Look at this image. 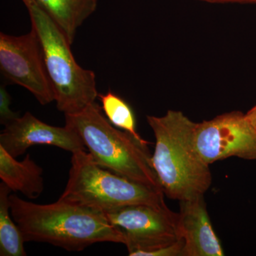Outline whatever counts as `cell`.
Wrapping results in <instances>:
<instances>
[{
  "instance_id": "6da1fadb",
  "label": "cell",
  "mask_w": 256,
  "mask_h": 256,
  "mask_svg": "<svg viewBox=\"0 0 256 256\" xmlns=\"http://www.w3.org/2000/svg\"><path fill=\"white\" fill-rule=\"evenodd\" d=\"M10 203L25 242H46L70 252L96 242L126 244L122 232L99 210L60 198L55 203L38 204L10 195Z\"/></svg>"
},
{
  "instance_id": "7a4b0ae2",
  "label": "cell",
  "mask_w": 256,
  "mask_h": 256,
  "mask_svg": "<svg viewBox=\"0 0 256 256\" xmlns=\"http://www.w3.org/2000/svg\"><path fill=\"white\" fill-rule=\"evenodd\" d=\"M146 121L156 138L152 162L164 195L180 202L204 195L212 176L197 151L196 122L173 110L160 117L148 116Z\"/></svg>"
},
{
  "instance_id": "3957f363",
  "label": "cell",
  "mask_w": 256,
  "mask_h": 256,
  "mask_svg": "<svg viewBox=\"0 0 256 256\" xmlns=\"http://www.w3.org/2000/svg\"><path fill=\"white\" fill-rule=\"evenodd\" d=\"M65 126L77 132L96 164L162 191L148 142L114 127L96 102L76 114H65Z\"/></svg>"
},
{
  "instance_id": "277c9868",
  "label": "cell",
  "mask_w": 256,
  "mask_h": 256,
  "mask_svg": "<svg viewBox=\"0 0 256 256\" xmlns=\"http://www.w3.org/2000/svg\"><path fill=\"white\" fill-rule=\"evenodd\" d=\"M22 1L41 44L57 108L64 114L80 112L98 97L95 73L77 64L70 50L72 44L36 0Z\"/></svg>"
},
{
  "instance_id": "5b68a950",
  "label": "cell",
  "mask_w": 256,
  "mask_h": 256,
  "mask_svg": "<svg viewBox=\"0 0 256 256\" xmlns=\"http://www.w3.org/2000/svg\"><path fill=\"white\" fill-rule=\"evenodd\" d=\"M164 192L96 164L86 150L72 153L68 182L60 200L102 213L130 205L166 204Z\"/></svg>"
},
{
  "instance_id": "8992f818",
  "label": "cell",
  "mask_w": 256,
  "mask_h": 256,
  "mask_svg": "<svg viewBox=\"0 0 256 256\" xmlns=\"http://www.w3.org/2000/svg\"><path fill=\"white\" fill-rule=\"evenodd\" d=\"M105 215L110 224L124 234V245L130 256H143L181 238L178 213L170 210L166 204L130 205L106 212Z\"/></svg>"
},
{
  "instance_id": "52a82bcc",
  "label": "cell",
  "mask_w": 256,
  "mask_h": 256,
  "mask_svg": "<svg viewBox=\"0 0 256 256\" xmlns=\"http://www.w3.org/2000/svg\"><path fill=\"white\" fill-rule=\"evenodd\" d=\"M0 69L5 78L26 88L41 105L55 100L41 44L33 28L20 36L0 34Z\"/></svg>"
},
{
  "instance_id": "ba28073f",
  "label": "cell",
  "mask_w": 256,
  "mask_h": 256,
  "mask_svg": "<svg viewBox=\"0 0 256 256\" xmlns=\"http://www.w3.org/2000/svg\"><path fill=\"white\" fill-rule=\"evenodd\" d=\"M195 143L206 164L229 158L256 162V128L238 110L196 122Z\"/></svg>"
},
{
  "instance_id": "9c48e42d",
  "label": "cell",
  "mask_w": 256,
  "mask_h": 256,
  "mask_svg": "<svg viewBox=\"0 0 256 256\" xmlns=\"http://www.w3.org/2000/svg\"><path fill=\"white\" fill-rule=\"evenodd\" d=\"M35 146H55L72 153L86 150L74 129L50 126L30 112L4 126L0 134V146L15 158Z\"/></svg>"
},
{
  "instance_id": "30bf717a",
  "label": "cell",
  "mask_w": 256,
  "mask_h": 256,
  "mask_svg": "<svg viewBox=\"0 0 256 256\" xmlns=\"http://www.w3.org/2000/svg\"><path fill=\"white\" fill-rule=\"evenodd\" d=\"M180 202L178 230L184 242L183 256L225 255L212 226L204 195Z\"/></svg>"
},
{
  "instance_id": "8fae6325",
  "label": "cell",
  "mask_w": 256,
  "mask_h": 256,
  "mask_svg": "<svg viewBox=\"0 0 256 256\" xmlns=\"http://www.w3.org/2000/svg\"><path fill=\"white\" fill-rule=\"evenodd\" d=\"M43 169L28 154L18 161L0 146V178L14 192H21L31 200L38 198L44 190Z\"/></svg>"
},
{
  "instance_id": "7c38bea8",
  "label": "cell",
  "mask_w": 256,
  "mask_h": 256,
  "mask_svg": "<svg viewBox=\"0 0 256 256\" xmlns=\"http://www.w3.org/2000/svg\"><path fill=\"white\" fill-rule=\"evenodd\" d=\"M72 44L77 30L95 12L98 0H36Z\"/></svg>"
},
{
  "instance_id": "4fadbf2b",
  "label": "cell",
  "mask_w": 256,
  "mask_h": 256,
  "mask_svg": "<svg viewBox=\"0 0 256 256\" xmlns=\"http://www.w3.org/2000/svg\"><path fill=\"white\" fill-rule=\"evenodd\" d=\"M11 190L0 184V256H26L22 232L14 222L10 210Z\"/></svg>"
},
{
  "instance_id": "5bb4252c",
  "label": "cell",
  "mask_w": 256,
  "mask_h": 256,
  "mask_svg": "<svg viewBox=\"0 0 256 256\" xmlns=\"http://www.w3.org/2000/svg\"><path fill=\"white\" fill-rule=\"evenodd\" d=\"M102 109L107 119L114 127L120 128L138 138H142L136 130L134 112L129 104L111 90L106 94H98Z\"/></svg>"
},
{
  "instance_id": "9a60e30c",
  "label": "cell",
  "mask_w": 256,
  "mask_h": 256,
  "mask_svg": "<svg viewBox=\"0 0 256 256\" xmlns=\"http://www.w3.org/2000/svg\"><path fill=\"white\" fill-rule=\"evenodd\" d=\"M11 97L4 86L0 88V122L6 126L12 121L20 117L18 114L10 108Z\"/></svg>"
},
{
  "instance_id": "2e32d148",
  "label": "cell",
  "mask_w": 256,
  "mask_h": 256,
  "mask_svg": "<svg viewBox=\"0 0 256 256\" xmlns=\"http://www.w3.org/2000/svg\"><path fill=\"white\" fill-rule=\"evenodd\" d=\"M213 4H226V3H240V4H256V0H197Z\"/></svg>"
},
{
  "instance_id": "e0dca14e",
  "label": "cell",
  "mask_w": 256,
  "mask_h": 256,
  "mask_svg": "<svg viewBox=\"0 0 256 256\" xmlns=\"http://www.w3.org/2000/svg\"><path fill=\"white\" fill-rule=\"evenodd\" d=\"M248 119L250 121V122L254 124V127L256 128V105L252 107L250 110L246 112Z\"/></svg>"
}]
</instances>
